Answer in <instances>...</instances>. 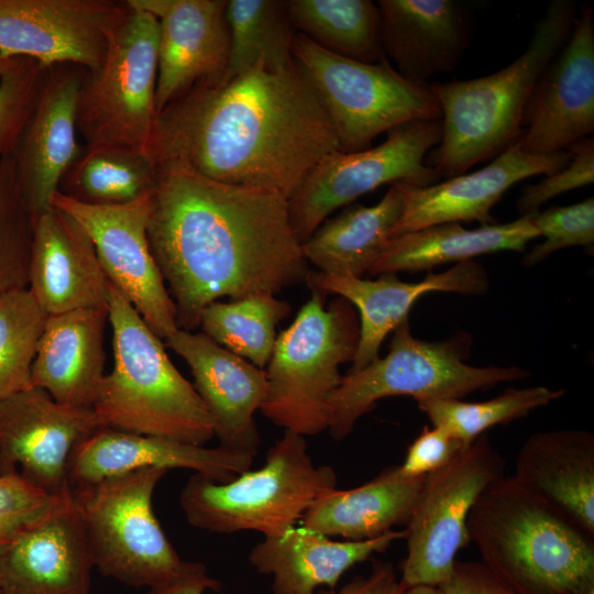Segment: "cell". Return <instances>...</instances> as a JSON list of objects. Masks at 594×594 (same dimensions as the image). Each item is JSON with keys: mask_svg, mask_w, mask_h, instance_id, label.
<instances>
[{"mask_svg": "<svg viewBox=\"0 0 594 594\" xmlns=\"http://www.w3.org/2000/svg\"><path fill=\"white\" fill-rule=\"evenodd\" d=\"M255 455L101 427L73 451L68 483L74 487L145 468L187 469L227 483L249 471Z\"/></svg>", "mask_w": 594, "mask_h": 594, "instance_id": "24", "label": "cell"}, {"mask_svg": "<svg viewBox=\"0 0 594 594\" xmlns=\"http://www.w3.org/2000/svg\"><path fill=\"white\" fill-rule=\"evenodd\" d=\"M442 136L441 119L417 120L387 132L365 150L332 152L320 158L287 199L293 231L302 244L340 207L385 184L425 187L439 175L425 157Z\"/></svg>", "mask_w": 594, "mask_h": 594, "instance_id": "12", "label": "cell"}, {"mask_svg": "<svg viewBox=\"0 0 594 594\" xmlns=\"http://www.w3.org/2000/svg\"><path fill=\"white\" fill-rule=\"evenodd\" d=\"M0 594H2V592L0 591Z\"/></svg>", "mask_w": 594, "mask_h": 594, "instance_id": "51", "label": "cell"}, {"mask_svg": "<svg viewBox=\"0 0 594 594\" xmlns=\"http://www.w3.org/2000/svg\"><path fill=\"white\" fill-rule=\"evenodd\" d=\"M405 536V529H394L370 540L337 541L299 525L265 537L252 548L249 559L258 573L273 576L274 594H316L320 586L334 590L350 568Z\"/></svg>", "mask_w": 594, "mask_h": 594, "instance_id": "28", "label": "cell"}, {"mask_svg": "<svg viewBox=\"0 0 594 594\" xmlns=\"http://www.w3.org/2000/svg\"><path fill=\"white\" fill-rule=\"evenodd\" d=\"M155 175V166L143 150L84 146L63 175L58 191L82 204L123 205L152 191Z\"/></svg>", "mask_w": 594, "mask_h": 594, "instance_id": "34", "label": "cell"}, {"mask_svg": "<svg viewBox=\"0 0 594 594\" xmlns=\"http://www.w3.org/2000/svg\"><path fill=\"white\" fill-rule=\"evenodd\" d=\"M403 590L394 565L375 561L367 575L353 578L339 591H319L316 594H402Z\"/></svg>", "mask_w": 594, "mask_h": 594, "instance_id": "46", "label": "cell"}, {"mask_svg": "<svg viewBox=\"0 0 594 594\" xmlns=\"http://www.w3.org/2000/svg\"><path fill=\"white\" fill-rule=\"evenodd\" d=\"M310 289L345 298L359 311L360 338L349 372L359 371L376 359L384 339L404 320L414 304L430 292L483 295L490 287L485 268L474 260L457 263L441 273H429L415 283L403 282L395 274L376 279L308 272Z\"/></svg>", "mask_w": 594, "mask_h": 594, "instance_id": "22", "label": "cell"}, {"mask_svg": "<svg viewBox=\"0 0 594 594\" xmlns=\"http://www.w3.org/2000/svg\"><path fill=\"white\" fill-rule=\"evenodd\" d=\"M113 369L102 381L94 410L102 426L205 446L215 437L211 418L196 392L170 362L162 339L109 285Z\"/></svg>", "mask_w": 594, "mask_h": 594, "instance_id": "5", "label": "cell"}, {"mask_svg": "<svg viewBox=\"0 0 594 594\" xmlns=\"http://www.w3.org/2000/svg\"><path fill=\"white\" fill-rule=\"evenodd\" d=\"M129 10L125 0H0V56L96 70Z\"/></svg>", "mask_w": 594, "mask_h": 594, "instance_id": "15", "label": "cell"}, {"mask_svg": "<svg viewBox=\"0 0 594 594\" xmlns=\"http://www.w3.org/2000/svg\"><path fill=\"white\" fill-rule=\"evenodd\" d=\"M151 193L123 205H88L59 191L53 206L68 213L91 239L109 279L161 339L179 329L177 309L147 240Z\"/></svg>", "mask_w": 594, "mask_h": 594, "instance_id": "14", "label": "cell"}, {"mask_svg": "<svg viewBox=\"0 0 594 594\" xmlns=\"http://www.w3.org/2000/svg\"><path fill=\"white\" fill-rule=\"evenodd\" d=\"M532 216L472 230L459 222H446L394 237L367 273L420 272L499 251L521 252L528 242L540 237Z\"/></svg>", "mask_w": 594, "mask_h": 594, "instance_id": "31", "label": "cell"}, {"mask_svg": "<svg viewBox=\"0 0 594 594\" xmlns=\"http://www.w3.org/2000/svg\"><path fill=\"white\" fill-rule=\"evenodd\" d=\"M514 476L594 537V435L539 431L520 447Z\"/></svg>", "mask_w": 594, "mask_h": 594, "instance_id": "29", "label": "cell"}, {"mask_svg": "<svg viewBox=\"0 0 594 594\" xmlns=\"http://www.w3.org/2000/svg\"><path fill=\"white\" fill-rule=\"evenodd\" d=\"M443 594H515L483 562L455 560Z\"/></svg>", "mask_w": 594, "mask_h": 594, "instance_id": "45", "label": "cell"}, {"mask_svg": "<svg viewBox=\"0 0 594 594\" xmlns=\"http://www.w3.org/2000/svg\"><path fill=\"white\" fill-rule=\"evenodd\" d=\"M568 150L572 157L565 167L547 175L537 184L525 186L517 200L521 217L536 215L550 199L594 182V139H583Z\"/></svg>", "mask_w": 594, "mask_h": 594, "instance_id": "43", "label": "cell"}, {"mask_svg": "<svg viewBox=\"0 0 594 594\" xmlns=\"http://www.w3.org/2000/svg\"><path fill=\"white\" fill-rule=\"evenodd\" d=\"M586 594H594V590H593V591H591V592H588V593H586Z\"/></svg>", "mask_w": 594, "mask_h": 594, "instance_id": "50", "label": "cell"}, {"mask_svg": "<svg viewBox=\"0 0 594 594\" xmlns=\"http://www.w3.org/2000/svg\"><path fill=\"white\" fill-rule=\"evenodd\" d=\"M129 7L110 37L101 65L85 75L76 125L86 146L117 145L146 152L156 118L160 24L150 12Z\"/></svg>", "mask_w": 594, "mask_h": 594, "instance_id": "11", "label": "cell"}, {"mask_svg": "<svg viewBox=\"0 0 594 594\" xmlns=\"http://www.w3.org/2000/svg\"><path fill=\"white\" fill-rule=\"evenodd\" d=\"M47 67L16 57L0 77V160L13 154L37 102Z\"/></svg>", "mask_w": 594, "mask_h": 594, "instance_id": "40", "label": "cell"}, {"mask_svg": "<svg viewBox=\"0 0 594 594\" xmlns=\"http://www.w3.org/2000/svg\"><path fill=\"white\" fill-rule=\"evenodd\" d=\"M110 282L84 228L53 206L34 223L28 289L48 315L108 307Z\"/></svg>", "mask_w": 594, "mask_h": 594, "instance_id": "25", "label": "cell"}, {"mask_svg": "<svg viewBox=\"0 0 594 594\" xmlns=\"http://www.w3.org/2000/svg\"><path fill=\"white\" fill-rule=\"evenodd\" d=\"M292 324L283 330L267 366V395L262 414L285 431L315 436L328 430L329 398L352 362L360 338L355 308L337 296L326 308L327 294L310 289Z\"/></svg>", "mask_w": 594, "mask_h": 594, "instance_id": "6", "label": "cell"}, {"mask_svg": "<svg viewBox=\"0 0 594 594\" xmlns=\"http://www.w3.org/2000/svg\"><path fill=\"white\" fill-rule=\"evenodd\" d=\"M468 530L482 562L515 594L594 590V537L514 475L486 487Z\"/></svg>", "mask_w": 594, "mask_h": 594, "instance_id": "3", "label": "cell"}, {"mask_svg": "<svg viewBox=\"0 0 594 594\" xmlns=\"http://www.w3.org/2000/svg\"><path fill=\"white\" fill-rule=\"evenodd\" d=\"M575 19L573 1L553 0L512 64L488 76L429 85L441 108L442 136L431 166L439 178L464 174L518 140L535 84L568 41Z\"/></svg>", "mask_w": 594, "mask_h": 594, "instance_id": "4", "label": "cell"}, {"mask_svg": "<svg viewBox=\"0 0 594 594\" xmlns=\"http://www.w3.org/2000/svg\"><path fill=\"white\" fill-rule=\"evenodd\" d=\"M34 223L13 153L0 160V294L28 288Z\"/></svg>", "mask_w": 594, "mask_h": 594, "instance_id": "39", "label": "cell"}, {"mask_svg": "<svg viewBox=\"0 0 594 594\" xmlns=\"http://www.w3.org/2000/svg\"><path fill=\"white\" fill-rule=\"evenodd\" d=\"M504 470L503 457L482 435L426 476L405 528L407 556L399 579L404 588L439 586L447 580L457 553L471 542L468 519L473 506Z\"/></svg>", "mask_w": 594, "mask_h": 594, "instance_id": "13", "label": "cell"}, {"mask_svg": "<svg viewBox=\"0 0 594 594\" xmlns=\"http://www.w3.org/2000/svg\"><path fill=\"white\" fill-rule=\"evenodd\" d=\"M462 447L443 429L425 426L397 465L398 472L405 477L427 476L449 463Z\"/></svg>", "mask_w": 594, "mask_h": 594, "instance_id": "44", "label": "cell"}, {"mask_svg": "<svg viewBox=\"0 0 594 594\" xmlns=\"http://www.w3.org/2000/svg\"><path fill=\"white\" fill-rule=\"evenodd\" d=\"M289 314L287 301L255 294L209 304L200 314L199 327L219 345L265 370L275 345L276 326Z\"/></svg>", "mask_w": 594, "mask_h": 594, "instance_id": "36", "label": "cell"}, {"mask_svg": "<svg viewBox=\"0 0 594 594\" xmlns=\"http://www.w3.org/2000/svg\"><path fill=\"white\" fill-rule=\"evenodd\" d=\"M165 342L188 364L219 446L256 454L260 436L254 414L267 395L265 370L202 332L178 329Z\"/></svg>", "mask_w": 594, "mask_h": 594, "instance_id": "23", "label": "cell"}, {"mask_svg": "<svg viewBox=\"0 0 594 594\" xmlns=\"http://www.w3.org/2000/svg\"><path fill=\"white\" fill-rule=\"evenodd\" d=\"M295 31L318 46L362 63L383 62L381 15L371 0H288Z\"/></svg>", "mask_w": 594, "mask_h": 594, "instance_id": "33", "label": "cell"}, {"mask_svg": "<svg viewBox=\"0 0 594 594\" xmlns=\"http://www.w3.org/2000/svg\"><path fill=\"white\" fill-rule=\"evenodd\" d=\"M404 208L400 185L393 184L374 206H348L323 221L301 244L306 262L319 272L362 277L378 258Z\"/></svg>", "mask_w": 594, "mask_h": 594, "instance_id": "32", "label": "cell"}, {"mask_svg": "<svg viewBox=\"0 0 594 594\" xmlns=\"http://www.w3.org/2000/svg\"><path fill=\"white\" fill-rule=\"evenodd\" d=\"M90 594V593H89Z\"/></svg>", "mask_w": 594, "mask_h": 594, "instance_id": "52", "label": "cell"}, {"mask_svg": "<svg viewBox=\"0 0 594 594\" xmlns=\"http://www.w3.org/2000/svg\"><path fill=\"white\" fill-rule=\"evenodd\" d=\"M47 318L28 288L0 294V400L32 386V365Z\"/></svg>", "mask_w": 594, "mask_h": 594, "instance_id": "38", "label": "cell"}, {"mask_svg": "<svg viewBox=\"0 0 594 594\" xmlns=\"http://www.w3.org/2000/svg\"><path fill=\"white\" fill-rule=\"evenodd\" d=\"M329 465H315L304 436L285 431L265 464L220 483L194 473L179 494L187 521L216 534L253 530L278 536L301 519L323 493L336 488Z\"/></svg>", "mask_w": 594, "mask_h": 594, "instance_id": "7", "label": "cell"}, {"mask_svg": "<svg viewBox=\"0 0 594 594\" xmlns=\"http://www.w3.org/2000/svg\"><path fill=\"white\" fill-rule=\"evenodd\" d=\"M292 54L326 112L342 153L371 147L377 135L404 123L441 119L429 85L406 79L387 59L376 64L350 59L297 32Z\"/></svg>", "mask_w": 594, "mask_h": 594, "instance_id": "9", "label": "cell"}, {"mask_svg": "<svg viewBox=\"0 0 594 594\" xmlns=\"http://www.w3.org/2000/svg\"><path fill=\"white\" fill-rule=\"evenodd\" d=\"M532 219L544 240L536 244L522 258V264L527 267L539 264L561 249H590L594 244L593 197L570 206L551 207L534 215Z\"/></svg>", "mask_w": 594, "mask_h": 594, "instance_id": "41", "label": "cell"}, {"mask_svg": "<svg viewBox=\"0 0 594 594\" xmlns=\"http://www.w3.org/2000/svg\"><path fill=\"white\" fill-rule=\"evenodd\" d=\"M402 594H443V592L439 586L416 585L404 588Z\"/></svg>", "mask_w": 594, "mask_h": 594, "instance_id": "48", "label": "cell"}, {"mask_svg": "<svg viewBox=\"0 0 594 594\" xmlns=\"http://www.w3.org/2000/svg\"><path fill=\"white\" fill-rule=\"evenodd\" d=\"M86 73L75 64L47 67L37 102L15 147L19 182L34 220L53 208L63 175L82 152L76 114Z\"/></svg>", "mask_w": 594, "mask_h": 594, "instance_id": "21", "label": "cell"}, {"mask_svg": "<svg viewBox=\"0 0 594 594\" xmlns=\"http://www.w3.org/2000/svg\"><path fill=\"white\" fill-rule=\"evenodd\" d=\"M219 582L208 575L205 564L183 561L170 579L151 587L147 594H205L208 590H219Z\"/></svg>", "mask_w": 594, "mask_h": 594, "instance_id": "47", "label": "cell"}, {"mask_svg": "<svg viewBox=\"0 0 594 594\" xmlns=\"http://www.w3.org/2000/svg\"><path fill=\"white\" fill-rule=\"evenodd\" d=\"M94 568L72 487L0 551L2 594H89Z\"/></svg>", "mask_w": 594, "mask_h": 594, "instance_id": "18", "label": "cell"}, {"mask_svg": "<svg viewBox=\"0 0 594 594\" xmlns=\"http://www.w3.org/2000/svg\"><path fill=\"white\" fill-rule=\"evenodd\" d=\"M57 495L16 472L0 474V551L42 517Z\"/></svg>", "mask_w": 594, "mask_h": 594, "instance_id": "42", "label": "cell"}, {"mask_svg": "<svg viewBox=\"0 0 594 594\" xmlns=\"http://www.w3.org/2000/svg\"><path fill=\"white\" fill-rule=\"evenodd\" d=\"M426 476L405 477L397 465L350 490L333 488L320 495L299 524L329 538L363 541L381 537L395 526H406Z\"/></svg>", "mask_w": 594, "mask_h": 594, "instance_id": "30", "label": "cell"}, {"mask_svg": "<svg viewBox=\"0 0 594 594\" xmlns=\"http://www.w3.org/2000/svg\"><path fill=\"white\" fill-rule=\"evenodd\" d=\"M230 35L228 68L232 77L258 63L274 70L294 65L292 44L296 33L283 0H227Z\"/></svg>", "mask_w": 594, "mask_h": 594, "instance_id": "35", "label": "cell"}, {"mask_svg": "<svg viewBox=\"0 0 594 594\" xmlns=\"http://www.w3.org/2000/svg\"><path fill=\"white\" fill-rule=\"evenodd\" d=\"M471 338L459 333L443 341L411 334L408 319L394 331L389 351L365 367L348 372L329 398L328 430L343 440L378 400L410 396L416 402L458 398L501 383L524 380L529 371L513 366H473L464 362Z\"/></svg>", "mask_w": 594, "mask_h": 594, "instance_id": "8", "label": "cell"}, {"mask_svg": "<svg viewBox=\"0 0 594 594\" xmlns=\"http://www.w3.org/2000/svg\"><path fill=\"white\" fill-rule=\"evenodd\" d=\"M336 151L328 117L295 63L279 70L258 63L196 84L156 116L146 146L155 167L179 166L287 199Z\"/></svg>", "mask_w": 594, "mask_h": 594, "instance_id": "2", "label": "cell"}, {"mask_svg": "<svg viewBox=\"0 0 594 594\" xmlns=\"http://www.w3.org/2000/svg\"><path fill=\"white\" fill-rule=\"evenodd\" d=\"M14 58H4L0 56V77L10 67Z\"/></svg>", "mask_w": 594, "mask_h": 594, "instance_id": "49", "label": "cell"}, {"mask_svg": "<svg viewBox=\"0 0 594 594\" xmlns=\"http://www.w3.org/2000/svg\"><path fill=\"white\" fill-rule=\"evenodd\" d=\"M518 138L536 155L568 150L594 131V12L582 8L572 32L539 76L526 103Z\"/></svg>", "mask_w": 594, "mask_h": 594, "instance_id": "17", "label": "cell"}, {"mask_svg": "<svg viewBox=\"0 0 594 594\" xmlns=\"http://www.w3.org/2000/svg\"><path fill=\"white\" fill-rule=\"evenodd\" d=\"M384 53L416 84L453 72L469 44L465 11L453 0H380Z\"/></svg>", "mask_w": 594, "mask_h": 594, "instance_id": "26", "label": "cell"}, {"mask_svg": "<svg viewBox=\"0 0 594 594\" xmlns=\"http://www.w3.org/2000/svg\"><path fill=\"white\" fill-rule=\"evenodd\" d=\"M570 150L536 155L521 150L517 140L485 167L425 187L400 184L404 208L392 238L446 222L495 223L492 208L516 183L550 175L565 167Z\"/></svg>", "mask_w": 594, "mask_h": 594, "instance_id": "20", "label": "cell"}, {"mask_svg": "<svg viewBox=\"0 0 594 594\" xmlns=\"http://www.w3.org/2000/svg\"><path fill=\"white\" fill-rule=\"evenodd\" d=\"M108 307L48 316L32 365L31 385L59 404L92 408L105 374Z\"/></svg>", "mask_w": 594, "mask_h": 594, "instance_id": "27", "label": "cell"}, {"mask_svg": "<svg viewBox=\"0 0 594 594\" xmlns=\"http://www.w3.org/2000/svg\"><path fill=\"white\" fill-rule=\"evenodd\" d=\"M101 427L94 408L59 404L35 386L15 393L0 400V474L59 494L70 487L73 451Z\"/></svg>", "mask_w": 594, "mask_h": 594, "instance_id": "16", "label": "cell"}, {"mask_svg": "<svg viewBox=\"0 0 594 594\" xmlns=\"http://www.w3.org/2000/svg\"><path fill=\"white\" fill-rule=\"evenodd\" d=\"M563 389L546 386L508 388L485 402H463L458 398H430L417 402L431 426L443 429L453 439L468 446L496 425L512 422L535 409L561 398Z\"/></svg>", "mask_w": 594, "mask_h": 594, "instance_id": "37", "label": "cell"}, {"mask_svg": "<svg viewBox=\"0 0 594 594\" xmlns=\"http://www.w3.org/2000/svg\"><path fill=\"white\" fill-rule=\"evenodd\" d=\"M155 172L147 240L179 329L198 328L202 309L221 297L275 295L306 279L286 197L174 165Z\"/></svg>", "mask_w": 594, "mask_h": 594, "instance_id": "1", "label": "cell"}, {"mask_svg": "<svg viewBox=\"0 0 594 594\" xmlns=\"http://www.w3.org/2000/svg\"><path fill=\"white\" fill-rule=\"evenodd\" d=\"M168 470L145 468L72 487L94 568L148 588L170 579L183 560L153 510L155 487Z\"/></svg>", "mask_w": 594, "mask_h": 594, "instance_id": "10", "label": "cell"}, {"mask_svg": "<svg viewBox=\"0 0 594 594\" xmlns=\"http://www.w3.org/2000/svg\"><path fill=\"white\" fill-rule=\"evenodd\" d=\"M160 24L156 116L204 80L224 76L230 52L227 0H125Z\"/></svg>", "mask_w": 594, "mask_h": 594, "instance_id": "19", "label": "cell"}]
</instances>
